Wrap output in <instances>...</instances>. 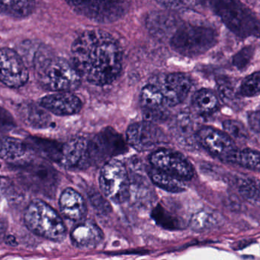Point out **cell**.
I'll return each instance as SVG.
<instances>
[{
  "instance_id": "obj_1",
  "label": "cell",
  "mask_w": 260,
  "mask_h": 260,
  "mask_svg": "<svg viewBox=\"0 0 260 260\" xmlns=\"http://www.w3.org/2000/svg\"><path fill=\"white\" fill-rule=\"evenodd\" d=\"M71 54L82 78L95 86L113 83L122 69V52L118 42L101 30L82 33L73 44Z\"/></svg>"
},
{
  "instance_id": "obj_2",
  "label": "cell",
  "mask_w": 260,
  "mask_h": 260,
  "mask_svg": "<svg viewBox=\"0 0 260 260\" xmlns=\"http://www.w3.org/2000/svg\"><path fill=\"white\" fill-rule=\"evenodd\" d=\"M210 9L234 34L241 38L258 36V22L237 0H193Z\"/></svg>"
},
{
  "instance_id": "obj_3",
  "label": "cell",
  "mask_w": 260,
  "mask_h": 260,
  "mask_svg": "<svg viewBox=\"0 0 260 260\" xmlns=\"http://www.w3.org/2000/svg\"><path fill=\"white\" fill-rule=\"evenodd\" d=\"M35 69L42 87L54 92H71L81 83V76L74 67L65 59L47 56Z\"/></svg>"
},
{
  "instance_id": "obj_4",
  "label": "cell",
  "mask_w": 260,
  "mask_h": 260,
  "mask_svg": "<svg viewBox=\"0 0 260 260\" xmlns=\"http://www.w3.org/2000/svg\"><path fill=\"white\" fill-rule=\"evenodd\" d=\"M24 220L28 229L36 235L54 242L66 238L67 228L58 213L44 201L30 202L25 208Z\"/></svg>"
},
{
  "instance_id": "obj_5",
  "label": "cell",
  "mask_w": 260,
  "mask_h": 260,
  "mask_svg": "<svg viewBox=\"0 0 260 260\" xmlns=\"http://www.w3.org/2000/svg\"><path fill=\"white\" fill-rule=\"evenodd\" d=\"M215 30L203 25H187L179 28L170 39L172 48L185 57H197L217 44Z\"/></svg>"
},
{
  "instance_id": "obj_6",
  "label": "cell",
  "mask_w": 260,
  "mask_h": 260,
  "mask_svg": "<svg viewBox=\"0 0 260 260\" xmlns=\"http://www.w3.org/2000/svg\"><path fill=\"white\" fill-rule=\"evenodd\" d=\"M100 185L106 199L114 203H124L128 200L131 182L124 164L115 159L106 161L100 173Z\"/></svg>"
},
{
  "instance_id": "obj_7",
  "label": "cell",
  "mask_w": 260,
  "mask_h": 260,
  "mask_svg": "<svg viewBox=\"0 0 260 260\" xmlns=\"http://www.w3.org/2000/svg\"><path fill=\"white\" fill-rule=\"evenodd\" d=\"M196 141L220 160L237 164L239 150L232 138L211 127H203L196 134Z\"/></svg>"
},
{
  "instance_id": "obj_8",
  "label": "cell",
  "mask_w": 260,
  "mask_h": 260,
  "mask_svg": "<svg viewBox=\"0 0 260 260\" xmlns=\"http://www.w3.org/2000/svg\"><path fill=\"white\" fill-rule=\"evenodd\" d=\"M127 150V145L122 136L112 127H107L88 141L89 162L100 164Z\"/></svg>"
},
{
  "instance_id": "obj_9",
  "label": "cell",
  "mask_w": 260,
  "mask_h": 260,
  "mask_svg": "<svg viewBox=\"0 0 260 260\" xmlns=\"http://www.w3.org/2000/svg\"><path fill=\"white\" fill-rule=\"evenodd\" d=\"M150 162L154 168L183 181L190 180L194 176L191 162L175 150L158 149L150 154Z\"/></svg>"
},
{
  "instance_id": "obj_10",
  "label": "cell",
  "mask_w": 260,
  "mask_h": 260,
  "mask_svg": "<svg viewBox=\"0 0 260 260\" xmlns=\"http://www.w3.org/2000/svg\"><path fill=\"white\" fill-rule=\"evenodd\" d=\"M126 141L138 151H147L167 142V136L154 123L144 121L129 126Z\"/></svg>"
},
{
  "instance_id": "obj_11",
  "label": "cell",
  "mask_w": 260,
  "mask_h": 260,
  "mask_svg": "<svg viewBox=\"0 0 260 260\" xmlns=\"http://www.w3.org/2000/svg\"><path fill=\"white\" fill-rule=\"evenodd\" d=\"M76 10L91 20L100 23H111L126 14L128 3L127 0H89Z\"/></svg>"
},
{
  "instance_id": "obj_12",
  "label": "cell",
  "mask_w": 260,
  "mask_h": 260,
  "mask_svg": "<svg viewBox=\"0 0 260 260\" xmlns=\"http://www.w3.org/2000/svg\"><path fill=\"white\" fill-rule=\"evenodd\" d=\"M28 80V68L19 53L9 48L0 49V82L9 87L19 88Z\"/></svg>"
},
{
  "instance_id": "obj_13",
  "label": "cell",
  "mask_w": 260,
  "mask_h": 260,
  "mask_svg": "<svg viewBox=\"0 0 260 260\" xmlns=\"http://www.w3.org/2000/svg\"><path fill=\"white\" fill-rule=\"evenodd\" d=\"M166 106L173 107L182 103L188 96L191 88V80L185 74H170L157 80Z\"/></svg>"
},
{
  "instance_id": "obj_14",
  "label": "cell",
  "mask_w": 260,
  "mask_h": 260,
  "mask_svg": "<svg viewBox=\"0 0 260 260\" xmlns=\"http://www.w3.org/2000/svg\"><path fill=\"white\" fill-rule=\"evenodd\" d=\"M26 184L34 191L50 194L57 188V174L51 167L43 164H31L22 170Z\"/></svg>"
},
{
  "instance_id": "obj_15",
  "label": "cell",
  "mask_w": 260,
  "mask_h": 260,
  "mask_svg": "<svg viewBox=\"0 0 260 260\" xmlns=\"http://www.w3.org/2000/svg\"><path fill=\"white\" fill-rule=\"evenodd\" d=\"M39 104L45 109L57 115H73L83 107L81 100L70 92H57L41 99Z\"/></svg>"
},
{
  "instance_id": "obj_16",
  "label": "cell",
  "mask_w": 260,
  "mask_h": 260,
  "mask_svg": "<svg viewBox=\"0 0 260 260\" xmlns=\"http://www.w3.org/2000/svg\"><path fill=\"white\" fill-rule=\"evenodd\" d=\"M60 164L68 169H84L90 165L88 141L83 138H74L62 147Z\"/></svg>"
},
{
  "instance_id": "obj_17",
  "label": "cell",
  "mask_w": 260,
  "mask_h": 260,
  "mask_svg": "<svg viewBox=\"0 0 260 260\" xmlns=\"http://www.w3.org/2000/svg\"><path fill=\"white\" fill-rule=\"evenodd\" d=\"M73 244L81 249H92L98 246L103 239L100 226L90 220L78 222L71 233Z\"/></svg>"
},
{
  "instance_id": "obj_18",
  "label": "cell",
  "mask_w": 260,
  "mask_h": 260,
  "mask_svg": "<svg viewBox=\"0 0 260 260\" xmlns=\"http://www.w3.org/2000/svg\"><path fill=\"white\" fill-rule=\"evenodd\" d=\"M60 211L63 217L71 221L85 220L87 214L86 202L83 196L72 188H67L60 194L59 200Z\"/></svg>"
},
{
  "instance_id": "obj_19",
  "label": "cell",
  "mask_w": 260,
  "mask_h": 260,
  "mask_svg": "<svg viewBox=\"0 0 260 260\" xmlns=\"http://www.w3.org/2000/svg\"><path fill=\"white\" fill-rule=\"evenodd\" d=\"M179 21L168 12H154L149 15L147 27L152 36L157 39L170 38L179 29Z\"/></svg>"
},
{
  "instance_id": "obj_20",
  "label": "cell",
  "mask_w": 260,
  "mask_h": 260,
  "mask_svg": "<svg viewBox=\"0 0 260 260\" xmlns=\"http://www.w3.org/2000/svg\"><path fill=\"white\" fill-rule=\"evenodd\" d=\"M191 104L194 110L202 116L212 115L219 108L217 95L208 89L197 91L193 95Z\"/></svg>"
},
{
  "instance_id": "obj_21",
  "label": "cell",
  "mask_w": 260,
  "mask_h": 260,
  "mask_svg": "<svg viewBox=\"0 0 260 260\" xmlns=\"http://www.w3.org/2000/svg\"><path fill=\"white\" fill-rule=\"evenodd\" d=\"M21 118L30 127L45 129L51 125V118L43 109L36 105H25L21 109Z\"/></svg>"
},
{
  "instance_id": "obj_22",
  "label": "cell",
  "mask_w": 260,
  "mask_h": 260,
  "mask_svg": "<svg viewBox=\"0 0 260 260\" xmlns=\"http://www.w3.org/2000/svg\"><path fill=\"white\" fill-rule=\"evenodd\" d=\"M148 174L152 182L156 186L166 191L179 193L185 190V185L183 180L171 176L168 173H164L154 167H152L149 170Z\"/></svg>"
},
{
  "instance_id": "obj_23",
  "label": "cell",
  "mask_w": 260,
  "mask_h": 260,
  "mask_svg": "<svg viewBox=\"0 0 260 260\" xmlns=\"http://www.w3.org/2000/svg\"><path fill=\"white\" fill-rule=\"evenodd\" d=\"M35 7L36 0H0V13L11 17H27Z\"/></svg>"
},
{
  "instance_id": "obj_24",
  "label": "cell",
  "mask_w": 260,
  "mask_h": 260,
  "mask_svg": "<svg viewBox=\"0 0 260 260\" xmlns=\"http://www.w3.org/2000/svg\"><path fill=\"white\" fill-rule=\"evenodd\" d=\"M28 150V146L23 141L11 137H0V158L13 161L23 156Z\"/></svg>"
},
{
  "instance_id": "obj_25",
  "label": "cell",
  "mask_w": 260,
  "mask_h": 260,
  "mask_svg": "<svg viewBox=\"0 0 260 260\" xmlns=\"http://www.w3.org/2000/svg\"><path fill=\"white\" fill-rule=\"evenodd\" d=\"M141 103L144 110H156L166 106L162 92L155 83H150L143 88Z\"/></svg>"
},
{
  "instance_id": "obj_26",
  "label": "cell",
  "mask_w": 260,
  "mask_h": 260,
  "mask_svg": "<svg viewBox=\"0 0 260 260\" xmlns=\"http://www.w3.org/2000/svg\"><path fill=\"white\" fill-rule=\"evenodd\" d=\"M152 217L158 225L165 229L180 230L184 228L183 220L161 205L153 210Z\"/></svg>"
},
{
  "instance_id": "obj_27",
  "label": "cell",
  "mask_w": 260,
  "mask_h": 260,
  "mask_svg": "<svg viewBox=\"0 0 260 260\" xmlns=\"http://www.w3.org/2000/svg\"><path fill=\"white\" fill-rule=\"evenodd\" d=\"M217 224L215 216L210 211H200L193 214L190 219L189 226L193 231H205Z\"/></svg>"
},
{
  "instance_id": "obj_28",
  "label": "cell",
  "mask_w": 260,
  "mask_h": 260,
  "mask_svg": "<svg viewBox=\"0 0 260 260\" xmlns=\"http://www.w3.org/2000/svg\"><path fill=\"white\" fill-rule=\"evenodd\" d=\"M32 145L38 152L42 153L44 156H47L52 160L60 162L63 145H60L57 143L51 142L47 140L39 139V138L34 139Z\"/></svg>"
},
{
  "instance_id": "obj_29",
  "label": "cell",
  "mask_w": 260,
  "mask_h": 260,
  "mask_svg": "<svg viewBox=\"0 0 260 260\" xmlns=\"http://www.w3.org/2000/svg\"><path fill=\"white\" fill-rule=\"evenodd\" d=\"M239 191L243 199L249 203L258 205L259 203V188L258 182L252 179H244L239 185Z\"/></svg>"
},
{
  "instance_id": "obj_30",
  "label": "cell",
  "mask_w": 260,
  "mask_h": 260,
  "mask_svg": "<svg viewBox=\"0 0 260 260\" xmlns=\"http://www.w3.org/2000/svg\"><path fill=\"white\" fill-rule=\"evenodd\" d=\"M175 132L179 138V142L186 144L187 138L189 139L193 137V124L189 116L186 114H182L176 119L174 124Z\"/></svg>"
},
{
  "instance_id": "obj_31",
  "label": "cell",
  "mask_w": 260,
  "mask_h": 260,
  "mask_svg": "<svg viewBox=\"0 0 260 260\" xmlns=\"http://www.w3.org/2000/svg\"><path fill=\"white\" fill-rule=\"evenodd\" d=\"M259 153L251 149L239 150L237 164L249 170H256L259 169Z\"/></svg>"
},
{
  "instance_id": "obj_32",
  "label": "cell",
  "mask_w": 260,
  "mask_h": 260,
  "mask_svg": "<svg viewBox=\"0 0 260 260\" xmlns=\"http://www.w3.org/2000/svg\"><path fill=\"white\" fill-rule=\"evenodd\" d=\"M259 90V73L255 72L244 79L240 86V92L243 96L253 97L258 95Z\"/></svg>"
},
{
  "instance_id": "obj_33",
  "label": "cell",
  "mask_w": 260,
  "mask_h": 260,
  "mask_svg": "<svg viewBox=\"0 0 260 260\" xmlns=\"http://www.w3.org/2000/svg\"><path fill=\"white\" fill-rule=\"evenodd\" d=\"M223 127L225 133L228 134L231 138L243 141L249 138L247 130L243 124L236 120H226L223 121Z\"/></svg>"
},
{
  "instance_id": "obj_34",
  "label": "cell",
  "mask_w": 260,
  "mask_h": 260,
  "mask_svg": "<svg viewBox=\"0 0 260 260\" xmlns=\"http://www.w3.org/2000/svg\"><path fill=\"white\" fill-rule=\"evenodd\" d=\"M253 54V49L250 47L243 48L240 51L237 55H235L234 58V63L238 69H243L244 68L252 58Z\"/></svg>"
},
{
  "instance_id": "obj_35",
  "label": "cell",
  "mask_w": 260,
  "mask_h": 260,
  "mask_svg": "<svg viewBox=\"0 0 260 260\" xmlns=\"http://www.w3.org/2000/svg\"><path fill=\"white\" fill-rule=\"evenodd\" d=\"M218 92L220 98L225 103H230L236 99L234 89L229 83L221 82L218 84Z\"/></svg>"
},
{
  "instance_id": "obj_36",
  "label": "cell",
  "mask_w": 260,
  "mask_h": 260,
  "mask_svg": "<svg viewBox=\"0 0 260 260\" xmlns=\"http://www.w3.org/2000/svg\"><path fill=\"white\" fill-rule=\"evenodd\" d=\"M90 201L93 206L100 212L107 214L111 211V207L109 202L106 199H103V196H100L98 193L92 194L90 197Z\"/></svg>"
},
{
  "instance_id": "obj_37",
  "label": "cell",
  "mask_w": 260,
  "mask_h": 260,
  "mask_svg": "<svg viewBox=\"0 0 260 260\" xmlns=\"http://www.w3.org/2000/svg\"><path fill=\"white\" fill-rule=\"evenodd\" d=\"M157 1L161 5L173 10L187 8L190 4L188 0H157Z\"/></svg>"
},
{
  "instance_id": "obj_38",
  "label": "cell",
  "mask_w": 260,
  "mask_h": 260,
  "mask_svg": "<svg viewBox=\"0 0 260 260\" xmlns=\"http://www.w3.org/2000/svg\"><path fill=\"white\" fill-rule=\"evenodd\" d=\"M248 122L249 127L255 133H259V112L255 111L248 115Z\"/></svg>"
},
{
  "instance_id": "obj_39",
  "label": "cell",
  "mask_w": 260,
  "mask_h": 260,
  "mask_svg": "<svg viewBox=\"0 0 260 260\" xmlns=\"http://www.w3.org/2000/svg\"><path fill=\"white\" fill-rule=\"evenodd\" d=\"M12 188V183L10 179L4 176H0V199L7 196L10 192Z\"/></svg>"
},
{
  "instance_id": "obj_40",
  "label": "cell",
  "mask_w": 260,
  "mask_h": 260,
  "mask_svg": "<svg viewBox=\"0 0 260 260\" xmlns=\"http://www.w3.org/2000/svg\"><path fill=\"white\" fill-rule=\"evenodd\" d=\"M66 1L71 7L77 9L89 2V0H66Z\"/></svg>"
}]
</instances>
